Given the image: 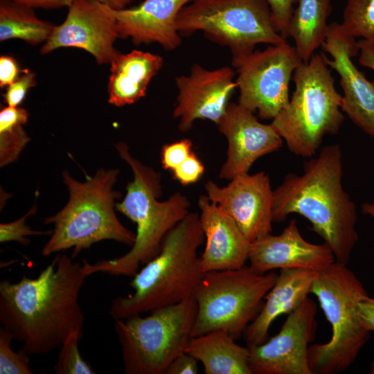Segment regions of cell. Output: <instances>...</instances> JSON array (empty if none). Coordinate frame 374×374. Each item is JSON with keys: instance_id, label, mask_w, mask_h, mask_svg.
I'll return each instance as SVG.
<instances>
[{"instance_id": "6da1fadb", "label": "cell", "mask_w": 374, "mask_h": 374, "mask_svg": "<svg viewBox=\"0 0 374 374\" xmlns=\"http://www.w3.org/2000/svg\"><path fill=\"white\" fill-rule=\"evenodd\" d=\"M73 259L61 253L35 278L0 282V323L28 355L48 354L73 334L82 337L78 298L89 276Z\"/></svg>"}, {"instance_id": "7a4b0ae2", "label": "cell", "mask_w": 374, "mask_h": 374, "mask_svg": "<svg viewBox=\"0 0 374 374\" xmlns=\"http://www.w3.org/2000/svg\"><path fill=\"white\" fill-rule=\"evenodd\" d=\"M342 152L338 144L323 147L303 166L301 175L291 172L274 190L273 222L297 213L311 224L337 262H348L358 240L357 208L342 185Z\"/></svg>"}, {"instance_id": "3957f363", "label": "cell", "mask_w": 374, "mask_h": 374, "mask_svg": "<svg viewBox=\"0 0 374 374\" xmlns=\"http://www.w3.org/2000/svg\"><path fill=\"white\" fill-rule=\"evenodd\" d=\"M204 240L199 214L189 212L166 234L159 253L133 276L134 292L112 300V317L128 319L193 296L204 274L197 256Z\"/></svg>"}, {"instance_id": "277c9868", "label": "cell", "mask_w": 374, "mask_h": 374, "mask_svg": "<svg viewBox=\"0 0 374 374\" xmlns=\"http://www.w3.org/2000/svg\"><path fill=\"white\" fill-rule=\"evenodd\" d=\"M115 146L134 174L133 180L126 187L125 196L116 203V210L136 224V238L130 250L118 258L94 264L83 259L89 276L100 272L133 277L141 265L159 253L166 234L190 212L188 199L179 192L165 201H159L162 193L160 173L133 157L125 143L119 142Z\"/></svg>"}, {"instance_id": "5b68a950", "label": "cell", "mask_w": 374, "mask_h": 374, "mask_svg": "<svg viewBox=\"0 0 374 374\" xmlns=\"http://www.w3.org/2000/svg\"><path fill=\"white\" fill-rule=\"evenodd\" d=\"M118 169H99L92 177L86 175L82 182L65 170L62 173L69 198L58 213L45 219L53 224L51 236L42 249L43 256L73 249L72 258L96 242L111 240L132 246L136 233L124 226L118 219L115 200L121 197L113 186Z\"/></svg>"}, {"instance_id": "8992f818", "label": "cell", "mask_w": 374, "mask_h": 374, "mask_svg": "<svg viewBox=\"0 0 374 374\" xmlns=\"http://www.w3.org/2000/svg\"><path fill=\"white\" fill-rule=\"evenodd\" d=\"M329 67L323 53L303 62L294 72L295 90L287 105L271 123L297 156L317 155L323 137L337 134L344 122L342 96Z\"/></svg>"}, {"instance_id": "52a82bcc", "label": "cell", "mask_w": 374, "mask_h": 374, "mask_svg": "<svg viewBox=\"0 0 374 374\" xmlns=\"http://www.w3.org/2000/svg\"><path fill=\"white\" fill-rule=\"evenodd\" d=\"M311 293L331 326L332 336L325 344L310 345V368L312 374L339 373L351 366L369 339L358 309L368 294L355 273L337 261L318 273Z\"/></svg>"}, {"instance_id": "ba28073f", "label": "cell", "mask_w": 374, "mask_h": 374, "mask_svg": "<svg viewBox=\"0 0 374 374\" xmlns=\"http://www.w3.org/2000/svg\"><path fill=\"white\" fill-rule=\"evenodd\" d=\"M197 306L193 296L152 310L147 317L116 319L126 374H166L192 337Z\"/></svg>"}, {"instance_id": "9c48e42d", "label": "cell", "mask_w": 374, "mask_h": 374, "mask_svg": "<svg viewBox=\"0 0 374 374\" xmlns=\"http://www.w3.org/2000/svg\"><path fill=\"white\" fill-rule=\"evenodd\" d=\"M277 276L246 265L205 272L193 294L197 310L192 337L222 330L240 339L262 310Z\"/></svg>"}, {"instance_id": "30bf717a", "label": "cell", "mask_w": 374, "mask_h": 374, "mask_svg": "<svg viewBox=\"0 0 374 374\" xmlns=\"http://www.w3.org/2000/svg\"><path fill=\"white\" fill-rule=\"evenodd\" d=\"M176 26L180 35L202 31L229 47L233 57L251 53L258 44L287 42L276 28L265 0H193L179 12Z\"/></svg>"}, {"instance_id": "8fae6325", "label": "cell", "mask_w": 374, "mask_h": 374, "mask_svg": "<svg viewBox=\"0 0 374 374\" xmlns=\"http://www.w3.org/2000/svg\"><path fill=\"white\" fill-rule=\"evenodd\" d=\"M302 62L295 47L287 42L233 57L238 103L257 111L260 118L273 119L287 105L290 82Z\"/></svg>"}, {"instance_id": "7c38bea8", "label": "cell", "mask_w": 374, "mask_h": 374, "mask_svg": "<svg viewBox=\"0 0 374 374\" xmlns=\"http://www.w3.org/2000/svg\"><path fill=\"white\" fill-rule=\"evenodd\" d=\"M317 305L308 296L288 316L277 335L249 348L252 374H312L308 348L315 337Z\"/></svg>"}, {"instance_id": "4fadbf2b", "label": "cell", "mask_w": 374, "mask_h": 374, "mask_svg": "<svg viewBox=\"0 0 374 374\" xmlns=\"http://www.w3.org/2000/svg\"><path fill=\"white\" fill-rule=\"evenodd\" d=\"M118 37L114 9L95 0H73L65 21L55 26L40 52L75 47L91 53L98 64H111L120 54L114 46Z\"/></svg>"}, {"instance_id": "5bb4252c", "label": "cell", "mask_w": 374, "mask_h": 374, "mask_svg": "<svg viewBox=\"0 0 374 374\" xmlns=\"http://www.w3.org/2000/svg\"><path fill=\"white\" fill-rule=\"evenodd\" d=\"M205 190L208 198L235 221L250 243L271 233L274 190L265 172L238 175L225 186L208 180Z\"/></svg>"}, {"instance_id": "9a60e30c", "label": "cell", "mask_w": 374, "mask_h": 374, "mask_svg": "<svg viewBox=\"0 0 374 374\" xmlns=\"http://www.w3.org/2000/svg\"><path fill=\"white\" fill-rule=\"evenodd\" d=\"M234 77V71L229 66L209 70L198 64L193 65L188 75L177 77L178 96L173 116L179 119V130H190L198 119L217 125L238 88Z\"/></svg>"}, {"instance_id": "2e32d148", "label": "cell", "mask_w": 374, "mask_h": 374, "mask_svg": "<svg viewBox=\"0 0 374 374\" xmlns=\"http://www.w3.org/2000/svg\"><path fill=\"white\" fill-rule=\"evenodd\" d=\"M323 50L326 64L340 77L343 89L341 109L363 132L374 139V83L353 62L359 51L355 37L346 33L339 23L329 24Z\"/></svg>"}, {"instance_id": "e0dca14e", "label": "cell", "mask_w": 374, "mask_h": 374, "mask_svg": "<svg viewBox=\"0 0 374 374\" xmlns=\"http://www.w3.org/2000/svg\"><path fill=\"white\" fill-rule=\"evenodd\" d=\"M253 113L238 103H230L216 125L228 142L226 159L220 170V178L231 180L248 173L258 158L282 147L283 139L271 123H260Z\"/></svg>"}, {"instance_id": "ac0fdd59", "label": "cell", "mask_w": 374, "mask_h": 374, "mask_svg": "<svg viewBox=\"0 0 374 374\" xmlns=\"http://www.w3.org/2000/svg\"><path fill=\"white\" fill-rule=\"evenodd\" d=\"M249 266L264 274L275 269H304L317 272L328 268L336 260L326 244H312L301 235L295 219L282 233H271L250 244Z\"/></svg>"}, {"instance_id": "d6986e66", "label": "cell", "mask_w": 374, "mask_h": 374, "mask_svg": "<svg viewBox=\"0 0 374 374\" xmlns=\"http://www.w3.org/2000/svg\"><path fill=\"white\" fill-rule=\"evenodd\" d=\"M205 247L200 257L204 272L235 269L245 265L250 242L235 221L206 195L197 202Z\"/></svg>"}, {"instance_id": "ffe728a7", "label": "cell", "mask_w": 374, "mask_h": 374, "mask_svg": "<svg viewBox=\"0 0 374 374\" xmlns=\"http://www.w3.org/2000/svg\"><path fill=\"white\" fill-rule=\"evenodd\" d=\"M193 0H145L136 7L114 10L118 37L135 44L156 42L166 50L181 43L176 26L181 10Z\"/></svg>"}, {"instance_id": "44dd1931", "label": "cell", "mask_w": 374, "mask_h": 374, "mask_svg": "<svg viewBox=\"0 0 374 374\" xmlns=\"http://www.w3.org/2000/svg\"><path fill=\"white\" fill-rule=\"evenodd\" d=\"M318 273L304 269H280L262 310L243 334L248 348L266 341L274 321L283 314L290 313L308 296Z\"/></svg>"}, {"instance_id": "7402d4cb", "label": "cell", "mask_w": 374, "mask_h": 374, "mask_svg": "<svg viewBox=\"0 0 374 374\" xmlns=\"http://www.w3.org/2000/svg\"><path fill=\"white\" fill-rule=\"evenodd\" d=\"M110 64L108 102L122 107L133 104L145 96L150 80L163 65V58L134 50L120 53Z\"/></svg>"}, {"instance_id": "603a6c76", "label": "cell", "mask_w": 374, "mask_h": 374, "mask_svg": "<svg viewBox=\"0 0 374 374\" xmlns=\"http://www.w3.org/2000/svg\"><path fill=\"white\" fill-rule=\"evenodd\" d=\"M185 352L203 364L206 374H252L249 348L222 330L191 337Z\"/></svg>"}, {"instance_id": "cb8c5ba5", "label": "cell", "mask_w": 374, "mask_h": 374, "mask_svg": "<svg viewBox=\"0 0 374 374\" xmlns=\"http://www.w3.org/2000/svg\"><path fill=\"white\" fill-rule=\"evenodd\" d=\"M332 0H296L289 26L288 37L303 62L321 47L328 33V18L331 13Z\"/></svg>"}, {"instance_id": "d4e9b609", "label": "cell", "mask_w": 374, "mask_h": 374, "mask_svg": "<svg viewBox=\"0 0 374 374\" xmlns=\"http://www.w3.org/2000/svg\"><path fill=\"white\" fill-rule=\"evenodd\" d=\"M55 26L37 18L32 8L10 0L0 5V40L20 39L35 45L46 42Z\"/></svg>"}, {"instance_id": "484cf974", "label": "cell", "mask_w": 374, "mask_h": 374, "mask_svg": "<svg viewBox=\"0 0 374 374\" xmlns=\"http://www.w3.org/2000/svg\"><path fill=\"white\" fill-rule=\"evenodd\" d=\"M340 25L348 35L374 46V0H348Z\"/></svg>"}, {"instance_id": "4316f807", "label": "cell", "mask_w": 374, "mask_h": 374, "mask_svg": "<svg viewBox=\"0 0 374 374\" xmlns=\"http://www.w3.org/2000/svg\"><path fill=\"white\" fill-rule=\"evenodd\" d=\"M82 337L77 334L70 335L60 346L57 359L54 366L57 374H95L90 364L81 356L78 341Z\"/></svg>"}, {"instance_id": "83f0119b", "label": "cell", "mask_w": 374, "mask_h": 374, "mask_svg": "<svg viewBox=\"0 0 374 374\" xmlns=\"http://www.w3.org/2000/svg\"><path fill=\"white\" fill-rule=\"evenodd\" d=\"M12 335L0 328V374H33L28 355L21 349L15 352L11 348Z\"/></svg>"}, {"instance_id": "f1b7e54d", "label": "cell", "mask_w": 374, "mask_h": 374, "mask_svg": "<svg viewBox=\"0 0 374 374\" xmlns=\"http://www.w3.org/2000/svg\"><path fill=\"white\" fill-rule=\"evenodd\" d=\"M22 124L0 126V166L16 161L30 141Z\"/></svg>"}, {"instance_id": "f546056e", "label": "cell", "mask_w": 374, "mask_h": 374, "mask_svg": "<svg viewBox=\"0 0 374 374\" xmlns=\"http://www.w3.org/2000/svg\"><path fill=\"white\" fill-rule=\"evenodd\" d=\"M37 212V206L34 204L30 211L21 217L8 223L0 224V242H6L16 241L21 244H28L30 240L26 238L28 235L51 234L52 231H35L26 224L27 218Z\"/></svg>"}, {"instance_id": "4dcf8cb0", "label": "cell", "mask_w": 374, "mask_h": 374, "mask_svg": "<svg viewBox=\"0 0 374 374\" xmlns=\"http://www.w3.org/2000/svg\"><path fill=\"white\" fill-rule=\"evenodd\" d=\"M193 152V142L188 139L163 145L161 153L163 168L171 172L173 171Z\"/></svg>"}, {"instance_id": "1f68e13d", "label": "cell", "mask_w": 374, "mask_h": 374, "mask_svg": "<svg viewBox=\"0 0 374 374\" xmlns=\"http://www.w3.org/2000/svg\"><path fill=\"white\" fill-rule=\"evenodd\" d=\"M269 7L273 22L278 32L288 37V26L296 0H265Z\"/></svg>"}, {"instance_id": "d6a6232c", "label": "cell", "mask_w": 374, "mask_h": 374, "mask_svg": "<svg viewBox=\"0 0 374 374\" xmlns=\"http://www.w3.org/2000/svg\"><path fill=\"white\" fill-rule=\"evenodd\" d=\"M204 164L193 152L172 173L175 179L187 186L197 182L204 175Z\"/></svg>"}, {"instance_id": "836d02e7", "label": "cell", "mask_w": 374, "mask_h": 374, "mask_svg": "<svg viewBox=\"0 0 374 374\" xmlns=\"http://www.w3.org/2000/svg\"><path fill=\"white\" fill-rule=\"evenodd\" d=\"M35 77L34 73L26 71L20 78L8 86L4 95L8 106L18 107L22 103L28 89L36 84Z\"/></svg>"}, {"instance_id": "e575fe53", "label": "cell", "mask_w": 374, "mask_h": 374, "mask_svg": "<svg viewBox=\"0 0 374 374\" xmlns=\"http://www.w3.org/2000/svg\"><path fill=\"white\" fill-rule=\"evenodd\" d=\"M197 362L194 357L184 352L171 362L166 374H197Z\"/></svg>"}, {"instance_id": "d590c367", "label": "cell", "mask_w": 374, "mask_h": 374, "mask_svg": "<svg viewBox=\"0 0 374 374\" xmlns=\"http://www.w3.org/2000/svg\"><path fill=\"white\" fill-rule=\"evenodd\" d=\"M19 69L18 65L10 56L0 57V87L2 88L15 82L19 78Z\"/></svg>"}, {"instance_id": "8d00e7d4", "label": "cell", "mask_w": 374, "mask_h": 374, "mask_svg": "<svg viewBox=\"0 0 374 374\" xmlns=\"http://www.w3.org/2000/svg\"><path fill=\"white\" fill-rule=\"evenodd\" d=\"M359 314L363 326L370 332H374V298L367 295L359 303Z\"/></svg>"}, {"instance_id": "74e56055", "label": "cell", "mask_w": 374, "mask_h": 374, "mask_svg": "<svg viewBox=\"0 0 374 374\" xmlns=\"http://www.w3.org/2000/svg\"><path fill=\"white\" fill-rule=\"evenodd\" d=\"M30 8H57L69 6L73 0H10Z\"/></svg>"}, {"instance_id": "f35d334b", "label": "cell", "mask_w": 374, "mask_h": 374, "mask_svg": "<svg viewBox=\"0 0 374 374\" xmlns=\"http://www.w3.org/2000/svg\"><path fill=\"white\" fill-rule=\"evenodd\" d=\"M357 43L360 51L359 63L374 71V46L362 39Z\"/></svg>"}, {"instance_id": "ab89813d", "label": "cell", "mask_w": 374, "mask_h": 374, "mask_svg": "<svg viewBox=\"0 0 374 374\" xmlns=\"http://www.w3.org/2000/svg\"><path fill=\"white\" fill-rule=\"evenodd\" d=\"M114 10H121L125 8L132 0H95Z\"/></svg>"}, {"instance_id": "60d3db41", "label": "cell", "mask_w": 374, "mask_h": 374, "mask_svg": "<svg viewBox=\"0 0 374 374\" xmlns=\"http://www.w3.org/2000/svg\"><path fill=\"white\" fill-rule=\"evenodd\" d=\"M362 211L364 214L374 218V204L368 202L363 203L362 205Z\"/></svg>"}, {"instance_id": "b9f144b4", "label": "cell", "mask_w": 374, "mask_h": 374, "mask_svg": "<svg viewBox=\"0 0 374 374\" xmlns=\"http://www.w3.org/2000/svg\"><path fill=\"white\" fill-rule=\"evenodd\" d=\"M370 373L374 374V359L373 360V362L371 363V370H370Z\"/></svg>"}]
</instances>
